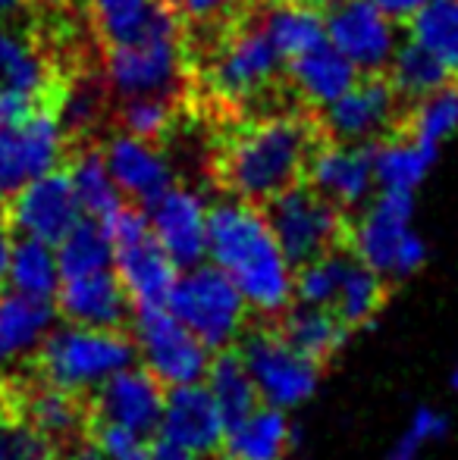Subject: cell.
Masks as SVG:
<instances>
[{
	"mask_svg": "<svg viewBox=\"0 0 458 460\" xmlns=\"http://www.w3.org/2000/svg\"><path fill=\"white\" fill-rule=\"evenodd\" d=\"M292 448V413L270 404H257L255 411L229 420L227 442H223L229 460H286Z\"/></svg>",
	"mask_w": 458,
	"mask_h": 460,
	"instance_id": "obj_23",
	"label": "cell"
},
{
	"mask_svg": "<svg viewBox=\"0 0 458 460\" xmlns=\"http://www.w3.org/2000/svg\"><path fill=\"white\" fill-rule=\"evenodd\" d=\"M104 147L107 170H111L113 182L120 185L122 198L132 204L148 207L154 198L176 185V172L166 157V147H157L151 141H141L129 132H111L101 138Z\"/></svg>",
	"mask_w": 458,
	"mask_h": 460,
	"instance_id": "obj_17",
	"label": "cell"
},
{
	"mask_svg": "<svg viewBox=\"0 0 458 460\" xmlns=\"http://www.w3.org/2000/svg\"><path fill=\"white\" fill-rule=\"evenodd\" d=\"M386 73H390L392 85L399 88V94L405 97V103L418 101V97L436 92L440 85L453 82V73L446 69V63L434 50L424 48L421 41H415V38L399 44Z\"/></svg>",
	"mask_w": 458,
	"mask_h": 460,
	"instance_id": "obj_34",
	"label": "cell"
},
{
	"mask_svg": "<svg viewBox=\"0 0 458 460\" xmlns=\"http://www.w3.org/2000/svg\"><path fill=\"white\" fill-rule=\"evenodd\" d=\"M22 420L54 442H73L85 423V411L79 404V394L44 382V385L25 392Z\"/></svg>",
	"mask_w": 458,
	"mask_h": 460,
	"instance_id": "obj_31",
	"label": "cell"
},
{
	"mask_svg": "<svg viewBox=\"0 0 458 460\" xmlns=\"http://www.w3.org/2000/svg\"><path fill=\"white\" fill-rule=\"evenodd\" d=\"M85 10L88 35L101 50L141 44L164 31H176V13L157 0H76Z\"/></svg>",
	"mask_w": 458,
	"mask_h": 460,
	"instance_id": "obj_19",
	"label": "cell"
},
{
	"mask_svg": "<svg viewBox=\"0 0 458 460\" xmlns=\"http://www.w3.org/2000/svg\"><path fill=\"white\" fill-rule=\"evenodd\" d=\"M6 223L16 235L41 238V242L57 244L85 213L76 198L73 179L67 166L44 172L31 179L25 188H19L13 198L4 200Z\"/></svg>",
	"mask_w": 458,
	"mask_h": 460,
	"instance_id": "obj_11",
	"label": "cell"
},
{
	"mask_svg": "<svg viewBox=\"0 0 458 460\" xmlns=\"http://www.w3.org/2000/svg\"><path fill=\"white\" fill-rule=\"evenodd\" d=\"M60 282L63 276L60 263H57V244L41 242V238L16 235L10 254V273H6V288L19 291V295L54 301Z\"/></svg>",
	"mask_w": 458,
	"mask_h": 460,
	"instance_id": "obj_30",
	"label": "cell"
},
{
	"mask_svg": "<svg viewBox=\"0 0 458 460\" xmlns=\"http://www.w3.org/2000/svg\"><path fill=\"white\" fill-rule=\"evenodd\" d=\"M449 382H453V388H455V392H458V364L453 367V376H449Z\"/></svg>",
	"mask_w": 458,
	"mask_h": 460,
	"instance_id": "obj_47",
	"label": "cell"
},
{
	"mask_svg": "<svg viewBox=\"0 0 458 460\" xmlns=\"http://www.w3.org/2000/svg\"><path fill=\"white\" fill-rule=\"evenodd\" d=\"M396 19L386 16L371 0H339L327 10V38L364 73L386 69L396 54Z\"/></svg>",
	"mask_w": 458,
	"mask_h": 460,
	"instance_id": "obj_14",
	"label": "cell"
},
{
	"mask_svg": "<svg viewBox=\"0 0 458 460\" xmlns=\"http://www.w3.org/2000/svg\"><path fill=\"white\" fill-rule=\"evenodd\" d=\"M352 261V251H327L308 263L295 267V301L314 304V307H333L339 282Z\"/></svg>",
	"mask_w": 458,
	"mask_h": 460,
	"instance_id": "obj_38",
	"label": "cell"
},
{
	"mask_svg": "<svg viewBox=\"0 0 458 460\" xmlns=\"http://www.w3.org/2000/svg\"><path fill=\"white\" fill-rule=\"evenodd\" d=\"M364 69H358L339 48H333L330 38L318 48L305 50V54L286 60V75L289 85L295 88L301 103L308 107H327L337 97H343L348 88L358 82V75Z\"/></svg>",
	"mask_w": 458,
	"mask_h": 460,
	"instance_id": "obj_22",
	"label": "cell"
},
{
	"mask_svg": "<svg viewBox=\"0 0 458 460\" xmlns=\"http://www.w3.org/2000/svg\"><path fill=\"white\" fill-rule=\"evenodd\" d=\"M458 132V79L440 85L436 92L405 103V113L392 135L424 141L430 147H440L446 138Z\"/></svg>",
	"mask_w": 458,
	"mask_h": 460,
	"instance_id": "obj_28",
	"label": "cell"
},
{
	"mask_svg": "<svg viewBox=\"0 0 458 460\" xmlns=\"http://www.w3.org/2000/svg\"><path fill=\"white\" fill-rule=\"evenodd\" d=\"M371 4L380 6V10H383L390 19H396V22H409L427 0H371Z\"/></svg>",
	"mask_w": 458,
	"mask_h": 460,
	"instance_id": "obj_44",
	"label": "cell"
},
{
	"mask_svg": "<svg viewBox=\"0 0 458 460\" xmlns=\"http://www.w3.org/2000/svg\"><path fill=\"white\" fill-rule=\"evenodd\" d=\"M54 301L48 297L19 295L13 288L0 291V351L10 360H19L25 354H35L57 326Z\"/></svg>",
	"mask_w": 458,
	"mask_h": 460,
	"instance_id": "obj_24",
	"label": "cell"
},
{
	"mask_svg": "<svg viewBox=\"0 0 458 460\" xmlns=\"http://www.w3.org/2000/svg\"><path fill=\"white\" fill-rule=\"evenodd\" d=\"M204 385L211 388V394L217 398V404L223 407L227 420L242 417V413L255 411V407L261 404V398H257V388H255V379H251L242 354L229 351V348H227V351L214 354L208 376H204Z\"/></svg>",
	"mask_w": 458,
	"mask_h": 460,
	"instance_id": "obj_36",
	"label": "cell"
},
{
	"mask_svg": "<svg viewBox=\"0 0 458 460\" xmlns=\"http://www.w3.org/2000/svg\"><path fill=\"white\" fill-rule=\"evenodd\" d=\"M280 332L299 348L301 354H308L318 364H327L330 358H337L346 348L352 326L339 320V314L333 307H314V304L295 301L292 307L283 314Z\"/></svg>",
	"mask_w": 458,
	"mask_h": 460,
	"instance_id": "obj_25",
	"label": "cell"
},
{
	"mask_svg": "<svg viewBox=\"0 0 458 460\" xmlns=\"http://www.w3.org/2000/svg\"><path fill=\"white\" fill-rule=\"evenodd\" d=\"M107 82L113 97H176L189 101V75H185L179 29L154 35L141 44L101 50Z\"/></svg>",
	"mask_w": 458,
	"mask_h": 460,
	"instance_id": "obj_8",
	"label": "cell"
},
{
	"mask_svg": "<svg viewBox=\"0 0 458 460\" xmlns=\"http://www.w3.org/2000/svg\"><path fill=\"white\" fill-rule=\"evenodd\" d=\"M449 436V417L436 407H418L409 426L399 432L396 442L386 448L383 460H421L434 445Z\"/></svg>",
	"mask_w": 458,
	"mask_h": 460,
	"instance_id": "obj_39",
	"label": "cell"
},
{
	"mask_svg": "<svg viewBox=\"0 0 458 460\" xmlns=\"http://www.w3.org/2000/svg\"><path fill=\"white\" fill-rule=\"evenodd\" d=\"M436 151L424 141L405 138V135H390L377 145L373 157V176L380 188H399V191H415L424 179L430 176L436 164Z\"/></svg>",
	"mask_w": 458,
	"mask_h": 460,
	"instance_id": "obj_29",
	"label": "cell"
},
{
	"mask_svg": "<svg viewBox=\"0 0 458 460\" xmlns=\"http://www.w3.org/2000/svg\"><path fill=\"white\" fill-rule=\"evenodd\" d=\"M166 385L135 360L132 367L113 373L104 385L94 392V413L101 423L126 426L135 432H157L164 417Z\"/></svg>",
	"mask_w": 458,
	"mask_h": 460,
	"instance_id": "obj_16",
	"label": "cell"
},
{
	"mask_svg": "<svg viewBox=\"0 0 458 460\" xmlns=\"http://www.w3.org/2000/svg\"><path fill=\"white\" fill-rule=\"evenodd\" d=\"M157 4H164V6H170V10H173V6H176L179 0H157Z\"/></svg>",
	"mask_w": 458,
	"mask_h": 460,
	"instance_id": "obj_48",
	"label": "cell"
},
{
	"mask_svg": "<svg viewBox=\"0 0 458 460\" xmlns=\"http://www.w3.org/2000/svg\"><path fill=\"white\" fill-rule=\"evenodd\" d=\"M373 157H377V145L327 141V145L314 154L305 182L318 188L320 194H327V198L343 207V210L364 207L367 200H371V188L377 185Z\"/></svg>",
	"mask_w": 458,
	"mask_h": 460,
	"instance_id": "obj_21",
	"label": "cell"
},
{
	"mask_svg": "<svg viewBox=\"0 0 458 460\" xmlns=\"http://www.w3.org/2000/svg\"><path fill=\"white\" fill-rule=\"evenodd\" d=\"M411 38L434 50L458 79V0H427L409 19Z\"/></svg>",
	"mask_w": 458,
	"mask_h": 460,
	"instance_id": "obj_37",
	"label": "cell"
},
{
	"mask_svg": "<svg viewBox=\"0 0 458 460\" xmlns=\"http://www.w3.org/2000/svg\"><path fill=\"white\" fill-rule=\"evenodd\" d=\"M0 460H57V442L22 417H0Z\"/></svg>",
	"mask_w": 458,
	"mask_h": 460,
	"instance_id": "obj_40",
	"label": "cell"
},
{
	"mask_svg": "<svg viewBox=\"0 0 458 460\" xmlns=\"http://www.w3.org/2000/svg\"><path fill=\"white\" fill-rule=\"evenodd\" d=\"M242 360L255 379L261 404L280 411H299L318 394L320 367L308 354H301L283 332H251L242 339Z\"/></svg>",
	"mask_w": 458,
	"mask_h": 460,
	"instance_id": "obj_9",
	"label": "cell"
},
{
	"mask_svg": "<svg viewBox=\"0 0 458 460\" xmlns=\"http://www.w3.org/2000/svg\"><path fill=\"white\" fill-rule=\"evenodd\" d=\"M383 304H386V279L380 273H373L371 267H364V263L352 254L343 282H339L333 310H337L339 320L348 323L352 329H361L377 320Z\"/></svg>",
	"mask_w": 458,
	"mask_h": 460,
	"instance_id": "obj_35",
	"label": "cell"
},
{
	"mask_svg": "<svg viewBox=\"0 0 458 460\" xmlns=\"http://www.w3.org/2000/svg\"><path fill=\"white\" fill-rule=\"evenodd\" d=\"M415 191L380 188L377 198L348 223V251L364 267L380 273L386 282H402L421 273L427 263V242L411 226Z\"/></svg>",
	"mask_w": 458,
	"mask_h": 460,
	"instance_id": "obj_3",
	"label": "cell"
},
{
	"mask_svg": "<svg viewBox=\"0 0 458 460\" xmlns=\"http://www.w3.org/2000/svg\"><path fill=\"white\" fill-rule=\"evenodd\" d=\"M148 460H204V457H198L195 451L183 448V445L170 442V438L157 436L151 442V457H148Z\"/></svg>",
	"mask_w": 458,
	"mask_h": 460,
	"instance_id": "obj_43",
	"label": "cell"
},
{
	"mask_svg": "<svg viewBox=\"0 0 458 460\" xmlns=\"http://www.w3.org/2000/svg\"><path fill=\"white\" fill-rule=\"evenodd\" d=\"M60 276H85L98 270H113V242L98 217H82L67 235L57 242Z\"/></svg>",
	"mask_w": 458,
	"mask_h": 460,
	"instance_id": "obj_32",
	"label": "cell"
},
{
	"mask_svg": "<svg viewBox=\"0 0 458 460\" xmlns=\"http://www.w3.org/2000/svg\"><path fill=\"white\" fill-rule=\"evenodd\" d=\"M208 207L195 188L170 185L145 207L151 232L179 270L208 261Z\"/></svg>",
	"mask_w": 458,
	"mask_h": 460,
	"instance_id": "obj_13",
	"label": "cell"
},
{
	"mask_svg": "<svg viewBox=\"0 0 458 460\" xmlns=\"http://www.w3.org/2000/svg\"><path fill=\"white\" fill-rule=\"evenodd\" d=\"M13 242H16V232L6 223V213H0V291L6 288V273H10V254Z\"/></svg>",
	"mask_w": 458,
	"mask_h": 460,
	"instance_id": "obj_45",
	"label": "cell"
},
{
	"mask_svg": "<svg viewBox=\"0 0 458 460\" xmlns=\"http://www.w3.org/2000/svg\"><path fill=\"white\" fill-rule=\"evenodd\" d=\"M41 379L73 394H94L113 373L139 360L132 335L122 329H94L63 323L38 348Z\"/></svg>",
	"mask_w": 458,
	"mask_h": 460,
	"instance_id": "obj_4",
	"label": "cell"
},
{
	"mask_svg": "<svg viewBox=\"0 0 458 460\" xmlns=\"http://www.w3.org/2000/svg\"><path fill=\"white\" fill-rule=\"evenodd\" d=\"M267 0H179L173 6L179 22V41L204 44L255 19Z\"/></svg>",
	"mask_w": 458,
	"mask_h": 460,
	"instance_id": "obj_27",
	"label": "cell"
},
{
	"mask_svg": "<svg viewBox=\"0 0 458 460\" xmlns=\"http://www.w3.org/2000/svg\"><path fill=\"white\" fill-rule=\"evenodd\" d=\"M132 341L139 364L151 369L166 388L204 382L214 360V351L170 307L135 310Z\"/></svg>",
	"mask_w": 458,
	"mask_h": 460,
	"instance_id": "obj_7",
	"label": "cell"
},
{
	"mask_svg": "<svg viewBox=\"0 0 458 460\" xmlns=\"http://www.w3.org/2000/svg\"><path fill=\"white\" fill-rule=\"evenodd\" d=\"M405 97L392 85L390 73H361L352 88L333 103L318 110L330 141L343 145H380L399 128Z\"/></svg>",
	"mask_w": 458,
	"mask_h": 460,
	"instance_id": "obj_10",
	"label": "cell"
},
{
	"mask_svg": "<svg viewBox=\"0 0 458 460\" xmlns=\"http://www.w3.org/2000/svg\"><path fill=\"white\" fill-rule=\"evenodd\" d=\"M264 213L276 242L283 244L295 267L327 251H337L339 242L348 238L346 210L308 182H299L270 198L264 204Z\"/></svg>",
	"mask_w": 458,
	"mask_h": 460,
	"instance_id": "obj_6",
	"label": "cell"
},
{
	"mask_svg": "<svg viewBox=\"0 0 458 460\" xmlns=\"http://www.w3.org/2000/svg\"><path fill=\"white\" fill-rule=\"evenodd\" d=\"M54 307L63 323L94 329H122L135 314V304L122 288L116 270L63 279L54 295Z\"/></svg>",
	"mask_w": 458,
	"mask_h": 460,
	"instance_id": "obj_18",
	"label": "cell"
},
{
	"mask_svg": "<svg viewBox=\"0 0 458 460\" xmlns=\"http://www.w3.org/2000/svg\"><path fill=\"white\" fill-rule=\"evenodd\" d=\"M264 22H267V31L283 60H292V57L327 41V13L314 10V6L270 4Z\"/></svg>",
	"mask_w": 458,
	"mask_h": 460,
	"instance_id": "obj_33",
	"label": "cell"
},
{
	"mask_svg": "<svg viewBox=\"0 0 458 460\" xmlns=\"http://www.w3.org/2000/svg\"><path fill=\"white\" fill-rule=\"evenodd\" d=\"M63 166L69 170V179H73V188H76V198H79L82 213H85V217L104 219L107 213H113L116 207L126 200V198H122V191H120V185L113 182L111 170H107L101 138L69 147Z\"/></svg>",
	"mask_w": 458,
	"mask_h": 460,
	"instance_id": "obj_26",
	"label": "cell"
},
{
	"mask_svg": "<svg viewBox=\"0 0 458 460\" xmlns=\"http://www.w3.org/2000/svg\"><path fill=\"white\" fill-rule=\"evenodd\" d=\"M94 442H98L104 460H148L151 457V436L126 429V426L101 423L98 432H94Z\"/></svg>",
	"mask_w": 458,
	"mask_h": 460,
	"instance_id": "obj_41",
	"label": "cell"
},
{
	"mask_svg": "<svg viewBox=\"0 0 458 460\" xmlns=\"http://www.w3.org/2000/svg\"><path fill=\"white\" fill-rule=\"evenodd\" d=\"M73 4H76V0H73Z\"/></svg>",
	"mask_w": 458,
	"mask_h": 460,
	"instance_id": "obj_49",
	"label": "cell"
},
{
	"mask_svg": "<svg viewBox=\"0 0 458 460\" xmlns=\"http://www.w3.org/2000/svg\"><path fill=\"white\" fill-rule=\"evenodd\" d=\"M330 141L318 107L295 103L208 122V172L223 194L267 204L305 182L314 154Z\"/></svg>",
	"mask_w": 458,
	"mask_h": 460,
	"instance_id": "obj_1",
	"label": "cell"
},
{
	"mask_svg": "<svg viewBox=\"0 0 458 460\" xmlns=\"http://www.w3.org/2000/svg\"><path fill=\"white\" fill-rule=\"evenodd\" d=\"M41 16V0H0V25L31 22Z\"/></svg>",
	"mask_w": 458,
	"mask_h": 460,
	"instance_id": "obj_42",
	"label": "cell"
},
{
	"mask_svg": "<svg viewBox=\"0 0 458 460\" xmlns=\"http://www.w3.org/2000/svg\"><path fill=\"white\" fill-rule=\"evenodd\" d=\"M166 307L214 354L227 351L248 332V301L236 288V282L211 261L179 273Z\"/></svg>",
	"mask_w": 458,
	"mask_h": 460,
	"instance_id": "obj_5",
	"label": "cell"
},
{
	"mask_svg": "<svg viewBox=\"0 0 458 460\" xmlns=\"http://www.w3.org/2000/svg\"><path fill=\"white\" fill-rule=\"evenodd\" d=\"M67 160V141L54 113H38L29 122H0V204L31 179L57 170Z\"/></svg>",
	"mask_w": 458,
	"mask_h": 460,
	"instance_id": "obj_12",
	"label": "cell"
},
{
	"mask_svg": "<svg viewBox=\"0 0 458 460\" xmlns=\"http://www.w3.org/2000/svg\"><path fill=\"white\" fill-rule=\"evenodd\" d=\"M67 460H104V455H101V448H98V442H76L73 448H69V455Z\"/></svg>",
	"mask_w": 458,
	"mask_h": 460,
	"instance_id": "obj_46",
	"label": "cell"
},
{
	"mask_svg": "<svg viewBox=\"0 0 458 460\" xmlns=\"http://www.w3.org/2000/svg\"><path fill=\"white\" fill-rule=\"evenodd\" d=\"M208 261L236 282L251 314L283 316L295 304V263L276 242L261 204L227 194L208 207Z\"/></svg>",
	"mask_w": 458,
	"mask_h": 460,
	"instance_id": "obj_2",
	"label": "cell"
},
{
	"mask_svg": "<svg viewBox=\"0 0 458 460\" xmlns=\"http://www.w3.org/2000/svg\"><path fill=\"white\" fill-rule=\"evenodd\" d=\"M113 270L120 276L122 288L132 297L135 310L166 307L173 285L183 273L176 261L164 251V244L154 238L151 229L129 238V242L113 244Z\"/></svg>",
	"mask_w": 458,
	"mask_h": 460,
	"instance_id": "obj_20",
	"label": "cell"
},
{
	"mask_svg": "<svg viewBox=\"0 0 458 460\" xmlns=\"http://www.w3.org/2000/svg\"><path fill=\"white\" fill-rule=\"evenodd\" d=\"M229 420L211 388L204 382L166 388L164 417H160L157 436L195 451L198 457H211L227 442Z\"/></svg>",
	"mask_w": 458,
	"mask_h": 460,
	"instance_id": "obj_15",
	"label": "cell"
}]
</instances>
